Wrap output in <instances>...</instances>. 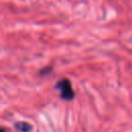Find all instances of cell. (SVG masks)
<instances>
[{"mask_svg":"<svg viewBox=\"0 0 132 132\" xmlns=\"http://www.w3.org/2000/svg\"><path fill=\"white\" fill-rule=\"evenodd\" d=\"M56 88L60 91V95L61 98H63L64 100H72L74 98V92L72 90L71 84L69 81V79L67 78H62L61 80H59L56 85Z\"/></svg>","mask_w":132,"mask_h":132,"instance_id":"cell-1","label":"cell"},{"mask_svg":"<svg viewBox=\"0 0 132 132\" xmlns=\"http://www.w3.org/2000/svg\"><path fill=\"white\" fill-rule=\"evenodd\" d=\"M15 128L21 132H30L32 130V126L26 122H19L15 124Z\"/></svg>","mask_w":132,"mask_h":132,"instance_id":"cell-2","label":"cell"},{"mask_svg":"<svg viewBox=\"0 0 132 132\" xmlns=\"http://www.w3.org/2000/svg\"><path fill=\"white\" fill-rule=\"evenodd\" d=\"M1 132H5V129H4V128H2V130H1Z\"/></svg>","mask_w":132,"mask_h":132,"instance_id":"cell-3","label":"cell"}]
</instances>
